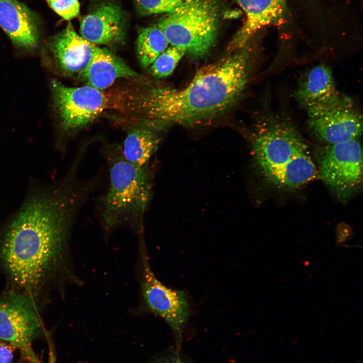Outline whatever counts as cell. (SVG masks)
I'll return each instance as SVG.
<instances>
[{
	"label": "cell",
	"instance_id": "7402d4cb",
	"mask_svg": "<svg viewBox=\"0 0 363 363\" xmlns=\"http://www.w3.org/2000/svg\"><path fill=\"white\" fill-rule=\"evenodd\" d=\"M49 6L64 19L70 20L80 13L78 0H46Z\"/></svg>",
	"mask_w": 363,
	"mask_h": 363
},
{
	"label": "cell",
	"instance_id": "277c9868",
	"mask_svg": "<svg viewBox=\"0 0 363 363\" xmlns=\"http://www.w3.org/2000/svg\"><path fill=\"white\" fill-rule=\"evenodd\" d=\"M221 8L218 0H184L156 24L170 45L181 47L194 59L208 54L216 40Z\"/></svg>",
	"mask_w": 363,
	"mask_h": 363
},
{
	"label": "cell",
	"instance_id": "ba28073f",
	"mask_svg": "<svg viewBox=\"0 0 363 363\" xmlns=\"http://www.w3.org/2000/svg\"><path fill=\"white\" fill-rule=\"evenodd\" d=\"M139 243V242H138ZM139 284L141 305L147 311L164 319L177 335L190 315L186 293L168 287L160 282L149 265L145 241L139 243Z\"/></svg>",
	"mask_w": 363,
	"mask_h": 363
},
{
	"label": "cell",
	"instance_id": "603a6c76",
	"mask_svg": "<svg viewBox=\"0 0 363 363\" xmlns=\"http://www.w3.org/2000/svg\"><path fill=\"white\" fill-rule=\"evenodd\" d=\"M15 348L11 343L0 341V363H11Z\"/></svg>",
	"mask_w": 363,
	"mask_h": 363
},
{
	"label": "cell",
	"instance_id": "d6986e66",
	"mask_svg": "<svg viewBox=\"0 0 363 363\" xmlns=\"http://www.w3.org/2000/svg\"><path fill=\"white\" fill-rule=\"evenodd\" d=\"M168 44L164 34L156 25L140 29L137 50L141 66L144 68L149 67Z\"/></svg>",
	"mask_w": 363,
	"mask_h": 363
},
{
	"label": "cell",
	"instance_id": "ffe728a7",
	"mask_svg": "<svg viewBox=\"0 0 363 363\" xmlns=\"http://www.w3.org/2000/svg\"><path fill=\"white\" fill-rule=\"evenodd\" d=\"M185 53L186 51L181 47L168 46L151 65L149 73L158 78L170 75Z\"/></svg>",
	"mask_w": 363,
	"mask_h": 363
},
{
	"label": "cell",
	"instance_id": "4fadbf2b",
	"mask_svg": "<svg viewBox=\"0 0 363 363\" xmlns=\"http://www.w3.org/2000/svg\"><path fill=\"white\" fill-rule=\"evenodd\" d=\"M294 96L307 113L335 105L345 97L338 90L331 68L323 64L305 74Z\"/></svg>",
	"mask_w": 363,
	"mask_h": 363
},
{
	"label": "cell",
	"instance_id": "7c38bea8",
	"mask_svg": "<svg viewBox=\"0 0 363 363\" xmlns=\"http://www.w3.org/2000/svg\"><path fill=\"white\" fill-rule=\"evenodd\" d=\"M56 67L66 76L78 75L88 65L98 46L77 34L70 22L49 41Z\"/></svg>",
	"mask_w": 363,
	"mask_h": 363
},
{
	"label": "cell",
	"instance_id": "e0dca14e",
	"mask_svg": "<svg viewBox=\"0 0 363 363\" xmlns=\"http://www.w3.org/2000/svg\"><path fill=\"white\" fill-rule=\"evenodd\" d=\"M162 129L145 122L129 129L120 145L124 158L140 166L149 164L161 142L160 131Z\"/></svg>",
	"mask_w": 363,
	"mask_h": 363
},
{
	"label": "cell",
	"instance_id": "8992f818",
	"mask_svg": "<svg viewBox=\"0 0 363 363\" xmlns=\"http://www.w3.org/2000/svg\"><path fill=\"white\" fill-rule=\"evenodd\" d=\"M52 89L59 130L64 138L88 127L110 105L105 93L90 86L68 87L53 80Z\"/></svg>",
	"mask_w": 363,
	"mask_h": 363
},
{
	"label": "cell",
	"instance_id": "7a4b0ae2",
	"mask_svg": "<svg viewBox=\"0 0 363 363\" xmlns=\"http://www.w3.org/2000/svg\"><path fill=\"white\" fill-rule=\"evenodd\" d=\"M250 53L246 47L199 69L182 89L153 86L132 99L143 122L163 128L192 125L218 116L230 108L248 81Z\"/></svg>",
	"mask_w": 363,
	"mask_h": 363
},
{
	"label": "cell",
	"instance_id": "30bf717a",
	"mask_svg": "<svg viewBox=\"0 0 363 363\" xmlns=\"http://www.w3.org/2000/svg\"><path fill=\"white\" fill-rule=\"evenodd\" d=\"M307 114L311 131L327 145L357 139L362 133L361 114L346 96L335 105Z\"/></svg>",
	"mask_w": 363,
	"mask_h": 363
},
{
	"label": "cell",
	"instance_id": "6da1fadb",
	"mask_svg": "<svg viewBox=\"0 0 363 363\" xmlns=\"http://www.w3.org/2000/svg\"><path fill=\"white\" fill-rule=\"evenodd\" d=\"M80 169L71 163L55 182H31L21 205L1 228L0 265L14 286L32 297L60 276L80 282L70 266L69 240L99 181L81 177Z\"/></svg>",
	"mask_w": 363,
	"mask_h": 363
},
{
	"label": "cell",
	"instance_id": "9c48e42d",
	"mask_svg": "<svg viewBox=\"0 0 363 363\" xmlns=\"http://www.w3.org/2000/svg\"><path fill=\"white\" fill-rule=\"evenodd\" d=\"M319 172L323 182L343 197L352 194L362 182V154L357 139L328 144L321 152Z\"/></svg>",
	"mask_w": 363,
	"mask_h": 363
},
{
	"label": "cell",
	"instance_id": "2e32d148",
	"mask_svg": "<svg viewBox=\"0 0 363 363\" xmlns=\"http://www.w3.org/2000/svg\"><path fill=\"white\" fill-rule=\"evenodd\" d=\"M78 77L86 85L102 90L118 79L137 78L138 74L119 57L105 48L98 47Z\"/></svg>",
	"mask_w": 363,
	"mask_h": 363
},
{
	"label": "cell",
	"instance_id": "ac0fdd59",
	"mask_svg": "<svg viewBox=\"0 0 363 363\" xmlns=\"http://www.w3.org/2000/svg\"><path fill=\"white\" fill-rule=\"evenodd\" d=\"M317 170L309 152L293 158L270 182L280 188L294 189L316 177Z\"/></svg>",
	"mask_w": 363,
	"mask_h": 363
},
{
	"label": "cell",
	"instance_id": "52a82bcc",
	"mask_svg": "<svg viewBox=\"0 0 363 363\" xmlns=\"http://www.w3.org/2000/svg\"><path fill=\"white\" fill-rule=\"evenodd\" d=\"M41 329L33 297L14 290L0 296V339L18 348L29 363H41L32 346Z\"/></svg>",
	"mask_w": 363,
	"mask_h": 363
},
{
	"label": "cell",
	"instance_id": "44dd1931",
	"mask_svg": "<svg viewBox=\"0 0 363 363\" xmlns=\"http://www.w3.org/2000/svg\"><path fill=\"white\" fill-rule=\"evenodd\" d=\"M184 0H134L136 8L142 16L168 13L172 12Z\"/></svg>",
	"mask_w": 363,
	"mask_h": 363
},
{
	"label": "cell",
	"instance_id": "3957f363",
	"mask_svg": "<svg viewBox=\"0 0 363 363\" xmlns=\"http://www.w3.org/2000/svg\"><path fill=\"white\" fill-rule=\"evenodd\" d=\"M100 150L108 173L107 187L95 205L104 234L108 236L124 227L138 239L144 237V217L153 190L150 164L140 166L129 162L118 144L104 143Z\"/></svg>",
	"mask_w": 363,
	"mask_h": 363
},
{
	"label": "cell",
	"instance_id": "9a60e30c",
	"mask_svg": "<svg viewBox=\"0 0 363 363\" xmlns=\"http://www.w3.org/2000/svg\"><path fill=\"white\" fill-rule=\"evenodd\" d=\"M0 27L18 46L32 49L38 43L39 18L18 0H0Z\"/></svg>",
	"mask_w": 363,
	"mask_h": 363
},
{
	"label": "cell",
	"instance_id": "5bb4252c",
	"mask_svg": "<svg viewBox=\"0 0 363 363\" xmlns=\"http://www.w3.org/2000/svg\"><path fill=\"white\" fill-rule=\"evenodd\" d=\"M126 19L120 7L111 3L99 4L81 20L80 33L96 45H111L125 36Z\"/></svg>",
	"mask_w": 363,
	"mask_h": 363
},
{
	"label": "cell",
	"instance_id": "8fae6325",
	"mask_svg": "<svg viewBox=\"0 0 363 363\" xmlns=\"http://www.w3.org/2000/svg\"><path fill=\"white\" fill-rule=\"evenodd\" d=\"M246 14L242 27L234 35L227 49L230 52L246 47L260 30L283 23L286 13V0H232Z\"/></svg>",
	"mask_w": 363,
	"mask_h": 363
},
{
	"label": "cell",
	"instance_id": "5b68a950",
	"mask_svg": "<svg viewBox=\"0 0 363 363\" xmlns=\"http://www.w3.org/2000/svg\"><path fill=\"white\" fill-rule=\"evenodd\" d=\"M257 129L252 140L254 157L269 182L293 158L309 152L302 135L285 115L270 112Z\"/></svg>",
	"mask_w": 363,
	"mask_h": 363
},
{
	"label": "cell",
	"instance_id": "cb8c5ba5",
	"mask_svg": "<svg viewBox=\"0 0 363 363\" xmlns=\"http://www.w3.org/2000/svg\"><path fill=\"white\" fill-rule=\"evenodd\" d=\"M162 363H183L181 361H180L178 359H176L174 361H170V362H162Z\"/></svg>",
	"mask_w": 363,
	"mask_h": 363
}]
</instances>
